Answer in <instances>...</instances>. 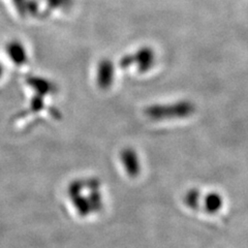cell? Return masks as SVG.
<instances>
[{
	"label": "cell",
	"instance_id": "cell-6",
	"mask_svg": "<svg viewBox=\"0 0 248 248\" xmlns=\"http://www.w3.org/2000/svg\"><path fill=\"white\" fill-rule=\"evenodd\" d=\"M2 74H3V68H2V64H1V62H0V79H1Z\"/></svg>",
	"mask_w": 248,
	"mask_h": 248
},
{
	"label": "cell",
	"instance_id": "cell-1",
	"mask_svg": "<svg viewBox=\"0 0 248 248\" xmlns=\"http://www.w3.org/2000/svg\"><path fill=\"white\" fill-rule=\"evenodd\" d=\"M154 56L150 49H139L122 60V67L133 68L137 73H145L153 65Z\"/></svg>",
	"mask_w": 248,
	"mask_h": 248
},
{
	"label": "cell",
	"instance_id": "cell-2",
	"mask_svg": "<svg viewBox=\"0 0 248 248\" xmlns=\"http://www.w3.org/2000/svg\"><path fill=\"white\" fill-rule=\"evenodd\" d=\"M5 53L7 57L11 59L13 63L18 66L26 64L28 60V55L26 48L19 41H12L7 43L5 46Z\"/></svg>",
	"mask_w": 248,
	"mask_h": 248
},
{
	"label": "cell",
	"instance_id": "cell-3",
	"mask_svg": "<svg viewBox=\"0 0 248 248\" xmlns=\"http://www.w3.org/2000/svg\"><path fill=\"white\" fill-rule=\"evenodd\" d=\"M114 79V67L111 61H103L97 66L96 81L100 87L108 88L113 83Z\"/></svg>",
	"mask_w": 248,
	"mask_h": 248
},
{
	"label": "cell",
	"instance_id": "cell-5",
	"mask_svg": "<svg viewBox=\"0 0 248 248\" xmlns=\"http://www.w3.org/2000/svg\"><path fill=\"white\" fill-rule=\"evenodd\" d=\"M199 198H200V193L196 190H191L187 193V196L185 198L186 204H187V206H189V208L191 209H197L199 200H200Z\"/></svg>",
	"mask_w": 248,
	"mask_h": 248
},
{
	"label": "cell",
	"instance_id": "cell-4",
	"mask_svg": "<svg viewBox=\"0 0 248 248\" xmlns=\"http://www.w3.org/2000/svg\"><path fill=\"white\" fill-rule=\"evenodd\" d=\"M223 201L218 193H209L205 198V210L210 213H217L222 208Z\"/></svg>",
	"mask_w": 248,
	"mask_h": 248
}]
</instances>
